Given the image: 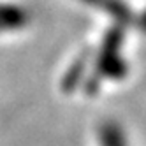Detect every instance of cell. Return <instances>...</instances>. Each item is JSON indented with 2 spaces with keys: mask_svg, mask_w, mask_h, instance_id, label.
Returning <instances> with one entry per match:
<instances>
[{
  "mask_svg": "<svg viewBox=\"0 0 146 146\" xmlns=\"http://www.w3.org/2000/svg\"><path fill=\"white\" fill-rule=\"evenodd\" d=\"M81 2H85V4H88L92 7H97L104 13H108L118 25H127L132 19L129 5H125L121 0H81Z\"/></svg>",
  "mask_w": 146,
  "mask_h": 146,
  "instance_id": "obj_2",
  "label": "cell"
},
{
  "mask_svg": "<svg viewBox=\"0 0 146 146\" xmlns=\"http://www.w3.org/2000/svg\"><path fill=\"white\" fill-rule=\"evenodd\" d=\"M28 23V14L16 5L0 4V32L19 30Z\"/></svg>",
  "mask_w": 146,
  "mask_h": 146,
  "instance_id": "obj_3",
  "label": "cell"
},
{
  "mask_svg": "<svg viewBox=\"0 0 146 146\" xmlns=\"http://www.w3.org/2000/svg\"><path fill=\"white\" fill-rule=\"evenodd\" d=\"M139 27L146 32V11H144V14H143V16H141V19H139Z\"/></svg>",
  "mask_w": 146,
  "mask_h": 146,
  "instance_id": "obj_6",
  "label": "cell"
},
{
  "mask_svg": "<svg viewBox=\"0 0 146 146\" xmlns=\"http://www.w3.org/2000/svg\"><path fill=\"white\" fill-rule=\"evenodd\" d=\"M121 42H123L121 25L111 28L104 35L102 44H100V51L97 55V62H95V74H93V78L97 81H100L102 78L121 79V78L127 76L129 65L121 58V53H120Z\"/></svg>",
  "mask_w": 146,
  "mask_h": 146,
  "instance_id": "obj_1",
  "label": "cell"
},
{
  "mask_svg": "<svg viewBox=\"0 0 146 146\" xmlns=\"http://www.w3.org/2000/svg\"><path fill=\"white\" fill-rule=\"evenodd\" d=\"M99 135H100L102 146H127V141H125V135L120 129V125L114 121L102 123L99 129Z\"/></svg>",
  "mask_w": 146,
  "mask_h": 146,
  "instance_id": "obj_5",
  "label": "cell"
},
{
  "mask_svg": "<svg viewBox=\"0 0 146 146\" xmlns=\"http://www.w3.org/2000/svg\"><path fill=\"white\" fill-rule=\"evenodd\" d=\"M86 62H88L86 55H85V56L81 55V56L74 62V64H72V65L69 67V70L65 72L64 79H62V88H64L65 92H72V90H74L78 85H81L83 78H85Z\"/></svg>",
  "mask_w": 146,
  "mask_h": 146,
  "instance_id": "obj_4",
  "label": "cell"
}]
</instances>
